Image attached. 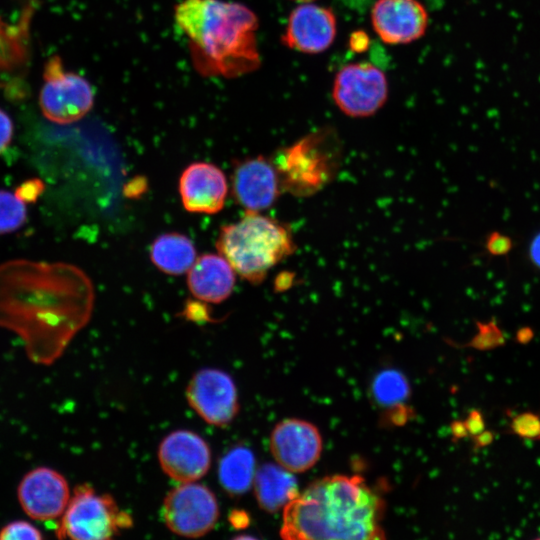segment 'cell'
I'll return each instance as SVG.
<instances>
[{"label":"cell","mask_w":540,"mask_h":540,"mask_svg":"<svg viewBox=\"0 0 540 540\" xmlns=\"http://www.w3.org/2000/svg\"><path fill=\"white\" fill-rule=\"evenodd\" d=\"M88 278L74 266L12 260L0 265V327L16 333L27 357L50 365L87 322Z\"/></svg>","instance_id":"1"},{"label":"cell","mask_w":540,"mask_h":540,"mask_svg":"<svg viewBox=\"0 0 540 540\" xmlns=\"http://www.w3.org/2000/svg\"><path fill=\"white\" fill-rule=\"evenodd\" d=\"M385 503L358 475H333L311 483L284 507V539H384Z\"/></svg>","instance_id":"2"},{"label":"cell","mask_w":540,"mask_h":540,"mask_svg":"<svg viewBox=\"0 0 540 540\" xmlns=\"http://www.w3.org/2000/svg\"><path fill=\"white\" fill-rule=\"evenodd\" d=\"M175 21L188 39L195 69L204 76L234 78L260 65L258 18L247 6L224 0H183Z\"/></svg>","instance_id":"3"},{"label":"cell","mask_w":540,"mask_h":540,"mask_svg":"<svg viewBox=\"0 0 540 540\" xmlns=\"http://www.w3.org/2000/svg\"><path fill=\"white\" fill-rule=\"evenodd\" d=\"M216 248L239 276L259 284L296 245L287 224L246 210L239 221L221 227Z\"/></svg>","instance_id":"4"},{"label":"cell","mask_w":540,"mask_h":540,"mask_svg":"<svg viewBox=\"0 0 540 540\" xmlns=\"http://www.w3.org/2000/svg\"><path fill=\"white\" fill-rule=\"evenodd\" d=\"M272 161L283 191L309 196L324 188L335 176L340 164V148L334 133L323 129L286 147Z\"/></svg>","instance_id":"5"},{"label":"cell","mask_w":540,"mask_h":540,"mask_svg":"<svg viewBox=\"0 0 540 540\" xmlns=\"http://www.w3.org/2000/svg\"><path fill=\"white\" fill-rule=\"evenodd\" d=\"M130 514L121 510L110 494H99L88 484L77 486L60 517V539L105 540L132 526Z\"/></svg>","instance_id":"6"},{"label":"cell","mask_w":540,"mask_h":540,"mask_svg":"<svg viewBox=\"0 0 540 540\" xmlns=\"http://www.w3.org/2000/svg\"><path fill=\"white\" fill-rule=\"evenodd\" d=\"M39 105L43 115L57 124H71L84 117L94 104V90L81 75L66 71L59 56L50 57L43 72Z\"/></svg>","instance_id":"7"},{"label":"cell","mask_w":540,"mask_h":540,"mask_svg":"<svg viewBox=\"0 0 540 540\" xmlns=\"http://www.w3.org/2000/svg\"><path fill=\"white\" fill-rule=\"evenodd\" d=\"M162 517L173 533L197 538L214 529L219 518V505L207 486L196 481L182 483L166 495Z\"/></svg>","instance_id":"8"},{"label":"cell","mask_w":540,"mask_h":540,"mask_svg":"<svg viewBox=\"0 0 540 540\" xmlns=\"http://www.w3.org/2000/svg\"><path fill=\"white\" fill-rule=\"evenodd\" d=\"M387 96L386 76L372 63L347 64L334 78L332 98L347 116L355 118L371 116L385 104Z\"/></svg>","instance_id":"9"},{"label":"cell","mask_w":540,"mask_h":540,"mask_svg":"<svg viewBox=\"0 0 540 540\" xmlns=\"http://www.w3.org/2000/svg\"><path fill=\"white\" fill-rule=\"evenodd\" d=\"M190 407L207 423L226 426L237 415V388L226 372L205 368L196 372L186 388Z\"/></svg>","instance_id":"10"},{"label":"cell","mask_w":540,"mask_h":540,"mask_svg":"<svg viewBox=\"0 0 540 540\" xmlns=\"http://www.w3.org/2000/svg\"><path fill=\"white\" fill-rule=\"evenodd\" d=\"M71 497L66 478L49 467L28 471L17 486V499L24 513L33 520L60 518Z\"/></svg>","instance_id":"11"},{"label":"cell","mask_w":540,"mask_h":540,"mask_svg":"<svg viewBox=\"0 0 540 540\" xmlns=\"http://www.w3.org/2000/svg\"><path fill=\"white\" fill-rule=\"evenodd\" d=\"M232 191L237 203L247 211L272 206L283 192L278 170L264 156L236 160L233 165Z\"/></svg>","instance_id":"12"},{"label":"cell","mask_w":540,"mask_h":540,"mask_svg":"<svg viewBox=\"0 0 540 540\" xmlns=\"http://www.w3.org/2000/svg\"><path fill=\"white\" fill-rule=\"evenodd\" d=\"M270 451L279 465L299 473L310 469L322 453L318 428L301 419L279 422L270 435Z\"/></svg>","instance_id":"13"},{"label":"cell","mask_w":540,"mask_h":540,"mask_svg":"<svg viewBox=\"0 0 540 540\" xmlns=\"http://www.w3.org/2000/svg\"><path fill=\"white\" fill-rule=\"evenodd\" d=\"M158 460L163 472L180 482H195L202 478L211 464L208 443L190 430H175L161 441Z\"/></svg>","instance_id":"14"},{"label":"cell","mask_w":540,"mask_h":540,"mask_svg":"<svg viewBox=\"0 0 540 540\" xmlns=\"http://www.w3.org/2000/svg\"><path fill=\"white\" fill-rule=\"evenodd\" d=\"M336 32V17L331 8L304 3L291 11L282 42L292 50L317 54L332 45Z\"/></svg>","instance_id":"15"},{"label":"cell","mask_w":540,"mask_h":540,"mask_svg":"<svg viewBox=\"0 0 540 540\" xmlns=\"http://www.w3.org/2000/svg\"><path fill=\"white\" fill-rule=\"evenodd\" d=\"M372 26L386 44H407L421 38L428 26L426 8L418 0H376Z\"/></svg>","instance_id":"16"},{"label":"cell","mask_w":540,"mask_h":540,"mask_svg":"<svg viewBox=\"0 0 540 540\" xmlns=\"http://www.w3.org/2000/svg\"><path fill=\"white\" fill-rule=\"evenodd\" d=\"M227 191L225 174L211 163H192L184 169L179 179L182 204L191 213L219 212L224 207Z\"/></svg>","instance_id":"17"},{"label":"cell","mask_w":540,"mask_h":540,"mask_svg":"<svg viewBox=\"0 0 540 540\" xmlns=\"http://www.w3.org/2000/svg\"><path fill=\"white\" fill-rule=\"evenodd\" d=\"M187 284L197 299L221 303L233 291L235 271L222 255L203 254L188 270Z\"/></svg>","instance_id":"18"},{"label":"cell","mask_w":540,"mask_h":540,"mask_svg":"<svg viewBox=\"0 0 540 540\" xmlns=\"http://www.w3.org/2000/svg\"><path fill=\"white\" fill-rule=\"evenodd\" d=\"M253 487L259 507L270 513L284 508L299 495L296 478L279 464L265 463L256 470Z\"/></svg>","instance_id":"19"},{"label":"cell","mask_w":540,"mask_h":540,"mask_svg":"<svg viewBox=\"0 0 540 540\" xmlns=\"http://www.w3.org/2000/svg\"><path fill=\"white\" fill-rule=\"evenodd\" d=\"M153 264L169 275L188 271L196 260L193 242L185 235L171 232L158 236L150 247Z\"/></svg>","instance_id":"20"},{"label":"cell","mask_w":540,"mask_h":540,"mask_svg":"<svg viewBox=\"0 0 540 540\" xmlns=\"http://www.w3.org/2000/svg\"><path fill=\"white\" fill-rule=\"evenodd\" d=\"M255 457L246 446L231 448L221 458L218 478L223 489L230 495H241L253 485L255 476Z\"/></svg>","instance_id":"21"},{"label":"cell","mask_w":540,"mask_h":540,"mask_svg":"<svg viewBox=\"0 0 540 540\" xmlns=\"http://www.w3.org/2000/svg\"><path fill=\"white\" fill-rule=\"evenodd\" d=\"M371 388L375 401L390 408L400 407L410 394V386L405 376L392 369L378 373Z\"/></svg>","instance_id":"22"},{"label":"cell","mask_w":540,"mask_h":540,"mask_svg":"<svg viewBox=\"0 0 540 540\" xmlns=\"http://www.w3.org/2000/svg\"><path fill=\"white\" fill-rule=\"evenodd\" d=\"M25 204L16 194L0 190V235L14 232L26 222Z\"/></svg>","instance_id":"23"},{"label":"cell","mask_w":540,"mask_h":540,"mask_svg":"<svg viewBox=\"0 0 540 540\" xmlns=\"http://www.w3.org/2000/svg\"><path fill=\"white\" fill-rule=\"evenodd\" d=\"M509 429L519 438L540 440V414L530 411L515 414L511 418Z\"/></svg>","instance_id":"24"},{"label":"cell","mask_w":540,"mask_h":540,"mask_svg":"<svg viewBox=\"0 0 540 540\" xmlns=\"http://www.w3.org/2000/svg\"><path fill=\"white\" fill-rule=\"evenodd\" d=\"M41 531L25 520H15L7 523L0 529V540H40Z\"/></svg>","instance_id":"25"},{"label":"cell","mask_w":540,"mask_h":540,"mask_svg":"<svg viewBox=\"0 0 540 540\" xmlns=\"http://www.w3.org/2000/svg\"><path fill=\"white\" fill-rule=\"evenodd\" d=\"M44 184L39 179H30L23 182L15 191V194L24 203H33L42 194Z\"/></svg>","instance_id":"26"},{"label":"cell","mask_w":540,"mask_h":540,"mask_svg":"<svg viewBox=\"0 0 540 540\" xmlns=\"http://www.w3.org/2000/svg\"><path fill=\"white\" fill-rule=\"evenodd\" d=\"M13 133L14 127L10 116L0 109V154L11 144Z\"/></svg>","instance_id":"27"},{"label":"cell","mask_w":540,"mask_h":540,"mask_svg":"<svg viewBox=\"0 0 540 540\" xmlns=\"http://www.w3.org/2000/svg\"><path fill=\"white\" fill-rule=\"evenodd\" d=\"M469 436L473 437L485 430V421L482 412L478 409L471 410L464 419Z\"/></svg>","instance_id":"28"},{"label":"cell","mask_w":540,"mask_h":540,"mask_svg":"<svg viewBox=\"0 0 540 540\" xmlns=\"http://www.w3.org/2000/svg\"><path fill=\"white\" fill-rule=\"evenodd\" d=\"M487 247L492 254L501 255L509 251L511 242L508 237L496 233L488 239Z\"/></svg>","instance_id":"29"},{"label":"cell","mask_w":540,"mask_h":540,"mask_svg":"<svg viewBox=\"0 0 540 540\" xmlns=\"http://www.w3.org/2000/svg\"><path fill=\"white\" fill-rule=\"evenodd\" d=\"M494 433L490 430H483L479 434L472 437L475 449H480L490 445L494 440Z\"/></svg>","instance_id":"30"},{"label":"cell","mask_w":540,"mask_h":540,"mask_svg":"<svg viewBox=\"0 0 540 540\" xmlns=\"http://www.w3.org/2000/svg\"><path fill=\"white\" fill-rule=\"evenodd\" d=\"M529 252L533 264L540 268V232L533 238Z\"/></svg>","instance_id":"31"},{"label":"cell","mask_w":540,"mask_h":540,"mask_svg":"<svg viewBox=\"0 0 540 540\" xmlns=\"http://www.w3.org/2000/svg\"><path fill=\"white\" fill-rule=\"evenodd\" d=\"M451 432L456 439H463L469 436L464 420L454 421L451 425Z\"/></svg>","instance_id":"32"},{"label":"cell","mask_w":540,"mask_h":540,"mask_svg":"<svg viewBox=\"0 0 540 540\" xmlns=\"http://www.w3.org/2000/svg\"><path fill=\"white\" fill-rule=\"evenodd\" d=\"M231 523L236 528H243L248 524V516L243 511H234L231 514Z\"/></svg>","instance_id":"33"},{"label":"cell","mask_w":540,"mask_h":540,"mask_svg":"<svg viewBox=\"0 0 540 540\" xmlns=\"http://www.w3.org/2000/svg\"><path fill=\"white\" fill-rule=\"evenodd\" d=\"M294 1L303 2V3H309V2H312L314 0H294Z\"/></svg>","instance_id":"34"}]
</instances>
